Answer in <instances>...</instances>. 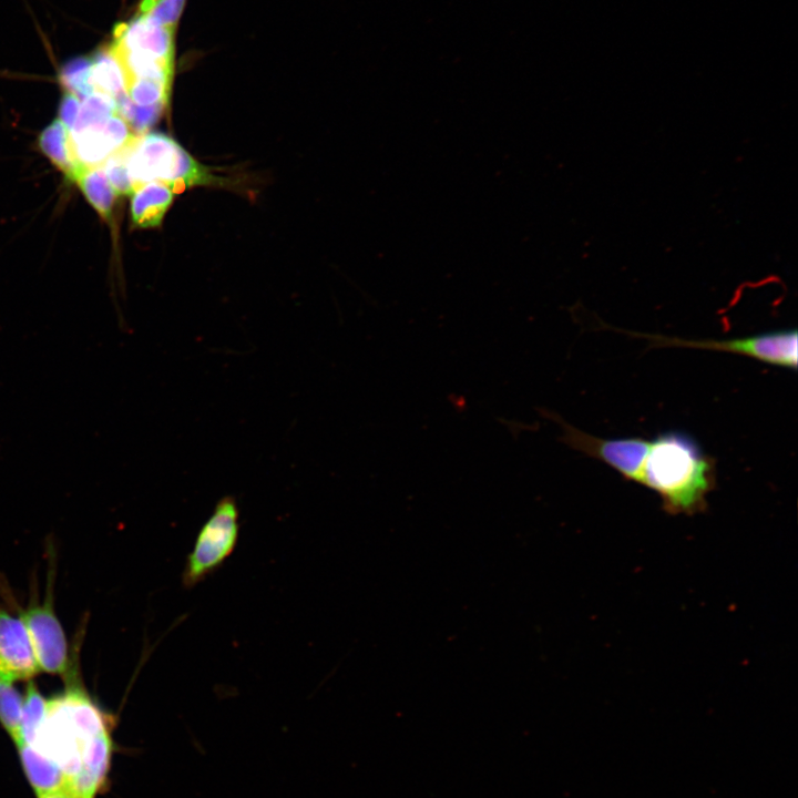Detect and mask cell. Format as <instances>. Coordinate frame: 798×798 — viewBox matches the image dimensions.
<instances>
[{"mask_svg":"<svg viewBox=\"0 0 798 798\" xmlns=\"http://www.w3.org/2000/svg\"><path fill=\"white\" fill-rule=\"evenodd\" d=\"M64 681V690L47 699L44 719L31 745L60 767L66 784L94 744L112 734L114 718L80 684L78 669Z\"/></svg>","mask_w":798,"mask_h":798,"instance_id":"1","label":"cell"},{"mask_svg":"<svg viewBox=\"0 0 798 798\" xmlns=\"http://www.w3.org/2000/svg\"><path fill=\"white\" fill-rule=\"evenodd\" d=\"M640 484L656 492L667 512L693 514L715 488L716 462L692 437L661 433L649 442Z\"/></svg>","mask_w":798,"mask_h":798,"instance_id":"2","label":"cell"},{"mask_svg":"<svg viewBox=\"0 0 798 798\" xmlns=\"http://www.w3.org/2000/svg\"><path fill=\"white\" fill-rule=\"evenodd\" d=\"M122 151L135 190L149 182H160L177 194L192 186L221 183L177 142L162 133L136 135Z\"/></svg>","mask_w":798,"mask_h":798,"instance_id":"3","label":"cell"},{"mask_svg":"<svg viewBox=\"0 0 798 798\" xmlns=\"http://www.w3.org/2000/svg\"><path fill=\"white\" fill-rule=\"evenodd\" d=\"M236 500L221 499L196 536L182 572V585L192 589L218 570L234 552L239 534Z\"/></svg>","mask_w":798,"mask_h":798,"instance_id":"4","label":"cell"},{"mask_svg":"<svg viewBox=\"0 0 798 798\" xmlns=\"http://www.w3.org/2000/svg\"><path fill=\"white\" fill-rule=\"evenodd\" d=\"M52 580L49 575L43 601L32 595L28 605L17 607V611L27 628L40 672L65 679L78 666L73 667L66 635L54 610Z\"/></svg>","mask_w":798,"mask_h":798,"instance_id":"5","label":"cell"},{"mask_svg":"<svg viewBox=\"0 0 798 798\" xmlns=\"http://www.w3.org/2000/svg\"><path fill=\"white\" fill-rule=\"evenodd\" d=\"M627 334L648 339L655 346L727 351L746 356L768 365L791 369L797 368L798 336L796 329L776 330L730 339H686L641 332L635 334L632 331Z\"/></svg>","mask_w":798,"mask_h":798,"instance_id":"6","label":"cell"},{"mask_svg":"<svg viewBox=\"0 0 798 798\" xmlns=\"http://www.w3.org/2000/svg\"><path fill=\"white\" fill-rule=\"evenodd\" d=\"M560 421L562 441L572 449L594 458L618 472L623 479L641 483L642 468L649 449L651 440L631 438H598L584 432L566 422Z\"/></svg>","mask_w":798,"mask_h":798,"instance_id":"7","label":"cell"},{"mask_svg":"<svg viewBox=\"0 0 798 798\" xmlns=\"http://www.w3.org/2000/svg\"><path fill=\"white\" fill-rule=\"evenodd\" d=\"M135 136L119 114L101 124L69 132L70 152L78 168V176L86 168L101 166L110 156L127 146Z\"/></svg>","mask_w":798,"mask_h":798,"instance_id":"8","label":"cell"},{"mask_svg":"<svg viewBox=\"0 0 798 798\" xmlns=\"http://www.w3.org/2000/svg\"><path fill=\"white\" fill-rule=\"evenodd\" d=\"M39 673L22 620L0 605V677L14 683L30 681Z\"/></svg>","mask_w":798,"mask_h":798,"instance_id":"9","label":"cell"},{"mask_svg":"<svg viewBox=\"0 0 798 798\" xmlns=\"http://www.w3.org/2000/svg\"><path fill=\"white\" fill-rule=\"evenodd\" d=\"M175 29L150 22L145 16L114 27L112 47L174 61Z\"/></svg>","mask_w":798,"mask_h":798,"instance_id":"10","label":"cell"},{"mask_svg":"<svg viewBox=\"0 0 798 798\" xmlns=\"http://www.w3.org/2000/svg\"><path fill=\"white\" fill-rule=\"evenodd\" d=\"M23 771L37 796L64 790L65 778L60 767L33 745L16 744Z\"/></svg>","mask_w":798,"mask_h":798,"instance_id":"11","label":"cell"},{"mask_svg":"<svg viewBox=\"0 0 798 798\" xmlns=\"http://www.w3.org/2000/svg\"><path fill=\"white\" fill-rule=\"evenodd\" d=\"M173 191L160 182L140 185L132 194L131 217L135 226L156 227L174 198Z\"/></svg>","mask_w":798,"mask_h":798,"instance_id":"12","label":"cell"},{"mask_svg":"<svg viewBox=\"0 0 798 798\" xmlns=\"http://www.w3.org/2000/svg\"><path fill=\"white\" fill-rule=\"evenodd\" d=\"M91 61V82L94 92L108 95L115 102L126 95L124 72L110 47L99 49Z\"/></svg>","mask_w":798,"mask_h":798,"instance_id":"13","label":"cell"},{"mask_svg":"<svg viewBox=\"0 0 798 798\" xmlns=\"http://www.w3.org/2000/svg\"><path fill=\"white\" fill-rule=\"evenodd\" d=\"M39 146L44 155L63 172L69 180L75 181L78 168L73 163L70 152L69 130L60 120L53 121L41 132Z\"/></svg>","mask_w":798,"mask_h":798,"instance_id":"14","label":"cell"},{"mask_svg":"<svg viewBox=\"0 0 798 798\" xmlns=\"http://www.w3.org/2000/svg\"><path fill=\"white\" fill-rule=\"evenodd\" d=\"M75 182L90 204L103 218L108 219L112 214L116 193L102 166L84 170L79 174Z\"/></svg>","mask_w":798,"mask_h":798,"instance_id":"15","label":"cell"},{"mask_svg":"<svg viewBox=\"0 0 798 798\" xmlns=\"http://www.w3.org/2000/svg\"><path fill=\"white\" fill-rule=\"evenodd\" d=\"M47 712V698L37 684L30 679L22 697L20 719V741L31 744L41 726ZM16 743V744H18Z\"/></svg>","mask_w":798,"mask_h":798,"instance_id":"16","label":"cell"},{"mask_svg":"<svg viewBox=\"0 0 798 798\" xmlns=\"http://www.w3.org/2000/svg\"><path fill=\"white\" fill-rule=\"evenodd\" d=\"M92 61L88 57H76L68 61L60 71L63 88L80 101L95 93L91 82Z\"/></svg>","mask_w":798,"mask_h":798,"instance_id":"17","label":"cell"},{"mask_svg":"<svg viewBox=\"0 0 798 798\" xmlns=\"http://www.w3.org/2000/svg\"><path fill=\"white\" fill-rule=\"evenodd\" d=\"M114 114H117L116 102L108 95L95 92L81 101L76 121L69 132L101 124Z\"/></svg>","mask_w":798,"mask_h":798,"instance_id":"18","label":"cell"},{"mask_svg":"<svg viewBox=\"0 0 798 798\" xmlns=\"http://www.w3.org/2000/svg\"><path fill=\"white\" fill-rule=\"evenodd\" d=\"M22 696L12 682L0 677V724L11 739L20 740Z\"/></svg>","mask_w":798,"mask_h":798,"instance_id":"19","label":"cell"},{"mask_svg":"<svg viewBox=\"0 0 798 798\" xmlns=\"http://www.w3.org/2000/svg\"><path fill=\"white\" fill-rule=\"evenodd\" d=\"M164 108V105H136L127 95L116 101L117 114L135 135L144 134L147 129L154 125L162 115Z\"/></svg>","mask_w":798,"mask_h":798,"instance_id":"20","label":"cell"},{"mask_svg":"<svg viewBox=\"0 0 798 798\" xmlns=\"http://www.w3.org/2000/svg\"><path fill=\"white\" fill-rule=\"evenodd\" d=\"M170 89L171 84L150 79L134 80L125 86L129 99L141 106H166Z\"/></svg>","mask_w":798,"mask_h":798,"instance_id":"21","label":"cell"},{"mask_svg":"<svg viewBox=\"0 0 798 798\" xmlns=\"http://www.w3.org/2000/svg\"><path fill=\"white\" fill-rule=\"evenodd\" d=\"M116 195H132L135 186L130 177L123 151L110 156L102 165Z\"/></svg>","mask_w":798,"mask_h":798,"instance_id":"22","label":"cell"},{"mask_svg":"<svg viewBox=\"0 0 798 798\" xmlns=\"http://www.w3.org/2000/svg\"><path fill=\"white\" fill-rule=\"evenodd\" d=\"M184 4L185 0H158L146 14L142 16L156 25L176 28Z\"/></svg>","mask_w":798,"mask_h":798,"instance_id":"23","label":"cell"},{"mask_svg":"<svg viewBox=\"0 0 798 798\" xmlns=\"http://www.w3.org/2000/svg\"><path fill=\"white\" fill-rule=\"evenodd\" d=\"M81 101L74 94L69 92H66L61 100L59 120L66 126L69 131L73 127L76 121Z\"/></svg>","mask_w":798,"mask_h":798,"instance_id":"24","label":"cell"},{"mask_svg":"<svg viewBox=\"0 0 798 798\" xmlns=\"http://www.w3.org/2000/svg\"><path fill=\"white\" fill-rule=\"evenodd\" d=\"M158 0H142L140 4V14H146Z\"/></svg>","mask_w":798,"mask_h":798,"instance_id":"25","label":"cell"},{"mask_svg":"<svg viewBox=\"0 0 798 798\" xmlns=\"http://www.w3.org/2000/svg\"><path fill=\"white\" fill-rule=\"evenodd\" d=\"M38 798H70L68 794L64 790H60L52 794H47L42 796H37Z\"/></svg>","mask_w":798,"mask_h":798,"instance_id":"26","label":"cell"}]
</instances>
